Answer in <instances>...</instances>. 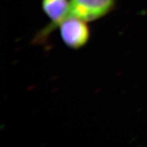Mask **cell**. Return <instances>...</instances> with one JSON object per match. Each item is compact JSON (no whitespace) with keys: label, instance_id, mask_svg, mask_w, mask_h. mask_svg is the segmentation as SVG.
<instances>
[{"label":"cell","instance_id":"obj_2","mask_svg":"<svg viewBox=\"0 0 147 147\" xmlns=\"http://www.w3.org/2000/svg\"><path fill=\"white\" fill-rule=\"evenodd\" d=\"M59 27L62 41L71 48H80L89 41V27L82 20L68 17L60 23Z\"/></svg>","mask_w":147,"mask_h":147},{"label":"cell","instance_id":"obj_1","mask_svg":"<svg viewBox=\"0 0 147 147\" xmlns=\"http://www.w3.org/2000/svg\"><path fill=\"white\" fill-rule=\"evenodd\" d=\"M68 17L89 22L107 14L115 5L116 0H69Z\"/></svg>","mask_w":147,"mask_h":147},{"label":"cell","instance_id":"obj_3","mask_svg":"<svg viewBox=\"0 0 147 147\" xmlns=\"http://www.w3.org/2000/svg\"><path fill=\"white\" fill-rule=\"evenodd\" d=\"M69 3V0H42L43 10L52 21L50 28L59 26L68 18Z\"/></svg>","mask_w":147,"mask_h":147}]
</instances>
